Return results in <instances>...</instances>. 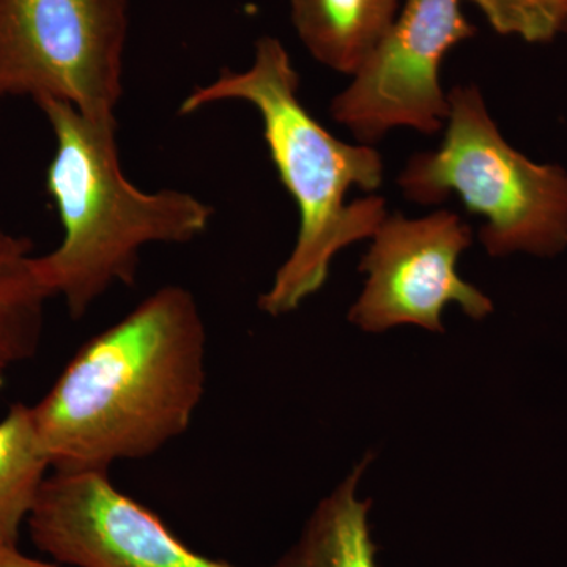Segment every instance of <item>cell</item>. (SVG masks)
<instances>
[{
	"instance_id": "obj_1",
	"label": "cell",
	"mask_w": 567,
	"mask_h": 567,
	"mask_svg": "<svg viewBox=\"0 0 567 567\" xmlns=\"http://www.w3.org/2000/svg\"><path fill=\"white\" fill-rule=\"evenodd\" d=\"M207 388V327L186 287H159L93 336L39 404L51 472H104L155 456L192 427Z\"/></svg>"
},
{
	"instance_id": "obj_2",
	"label": "cell",
	"mask_w": 567,
	"mask_h": 567,
	"mask_svg": "<svg viewBox=\"0 0 567 567\" xmlns=\"http://www.w3.org/2000/svg\"><path fill=\"white\" fill-rule=\"evenodd\" d=\"M298 87L289 52L281 40L267 35L257 40L248 70H223L210 84L194 89L178 110L189 115L219 102H245L262 118L271 162L300 212L293 251L259 298L260 309L274 317L289 315L319 292L336 254L374 237L388 216L383 197L346 203L353 186L363 192L380 188V153L334 137L306 110Z\"/></svg>"
},
{
	"instance_id": "obj_3",
	"label": "cell",
	"mask_w": 567,
	"mask_h": 567,
	"mask_svg": "<svg viewBox=\"0 0 567 567\" xmlns=\"http://www.w3.org/2000/svg\"><path fill=\"white\" fill-rule=\"evenodd\" d=\"M37 106L54 134L47 189L63 235L58 248L35 256V270L51 298L81 319L112 287L136 281L145 246L189 244L215 213L192 193L133 185L122 171L115 114L55 100Z\"/></svg>"
},
{
	"instance_id": "obj_4",
	"label": "cell",
	"mask_w": 567,
	"mask_h": 567,
	"mask_svg": "<svg viewBox=\"0 0 567 567\" xmlns=\"http://www.w3.org/2000/svg\"><path fill=\"white\" fill-rule=\"evenodd\" d=\"M445 140L417 153L399 177L412 203L434 205L457 194L483 216L480 240L494 257H554L567 248V171L532 162L499 133L473 85L447 93Z\"/></svg>"
},
{
	"instance_id": "obj_5",
	"label": "cell",
	"mask_w": 567,
	"mask_h": 567,
	"mask_svg": "<svg viewBox=\"0 0 567 567\" xmlns=\"http://www.w3.org/2000/svg\"><path fill=\"white\" fill-rule=\"evenodd\" d=\"M128 0H0V96L115 114Z\"/></svg>"
},
{
	"instance_id": "obj_6",
	"label": "cell",
	"mask_w": 567,
	"mask_h": 567,
	"mask_svg": "<svg viewBox=\"0 0 567 567\" xmlns=\"http://www.w3.org/2000/svg\"><path fill=\"white\" fill-rule=\"evenodd\" d=\"M462 0H405L394 24L331 103V115L369 145L390 130L432 134L450 117L440 84L447 52L472 39L476 29Z\"/></svg>"
},
{
	"instance_id": "obj_7",
	"label": "cell",
	"mask_w": 567,
	"mask_h": 567,
	"mask_svg": "<svg viewBox=\"0 0 567 567\" xmlns=\"http://www.w3.org/2000/svg\"><path fill=\"white\" fill-rule=\"evenodd\" d=\"M360 264L368 275L349 312L368 333L420 327L442 333L446 306L457 305L472 319L494 312L487 295L457 274L461 254L472 245V229L456 213L440 210L420 219L388 215Z\"/></svg>"
},
{
	"instance_id": "obj_8",
	"label": "cell",
	"mask_w": 567,
	"mask_h": 567,
	"mask_svg": "<svg viewBox=\"0 0 567 567\" xmlns=\"http://www.w3.org/2000/svg\"><path fill=\"white\" fill-rule=\"evenodd\" d=\"M25 527L69 567H240L194 551L104 472H51Z\"/></svg>"
},
{
	"instance_id": "obj_9",
	"label": "cell",
	"mask_w": 567,
	"mask_h": 567,
	"mask_svg": "<svg viewBox=\"0 0 567 567\" xmlns=\"http://www.w3.org/2000/svg\"><path fill=\"white\" fill-rule=\"evenodd\" d=\"M399 0H290L293 28L317 62L354 74L390 31Z\"/></svg>"
},
{
	"instance_id": "obj_10",
	"label": "cell",
	"mask_w": 567,
	"mask_h": 567,
	"mask_svg": "<svg viewBox=\"0 0 567 567\" xmlns=\"http://www.w3.org/2000/svg\"><path fill=\"white\" fill-rule=\"evenodd\" d=\"M364 458L349 476L324 496L306 522L303 532L270 567H379L372 539L371 502L358 496Z\"/></svg>"
},
{
	"instance_id": "obj_11",
	"label": "cell",
	"mask_w": 567,
	"mask_h": 567,
	"mask_svg": "<svg viewBox=\"0 0 567 567\" xmlns=\"http://www.w3.org/2000/svg\"><path fill=\"white\" fill-rule=\"evenodd\" d=\"M50 298L37 275L31 238L0 223V390L17 365L39 352Z\"/></svg>"
},
{
	"instance_id": "obj_12",
	"label": "cell",
	"mask_w": 567,
	"mask_h": 567,
	"mask_svg": "<svg viewBox=\"0 0 567 567\" xmlns=\"http://www.w3.org/2000/svg\"><path fill=\"white\" fill-rule=\"evenodd\" d=\"M51 465L41 447L32 406L11 405L0 420V544L18 546Z\"/></svg>"
},
{
	"instance_id": "obj_13",
	"label": "cell",
	"mask_w": 567,
	"mask_h": 567,
	"mask_svg": "<svg viewBox=\"0 0 567 567\" xmlns=\"http://www.w3.org/2000/svg\"><path fill=\"white\" fill-rule=\"evenodd\" d=\"M484 14L499 35L527 43H550L566 32L567 0H465Z\"/></svg>"
},
{
	"instance_id": "obj_14",
	"label": "cell",
	"mask_w": 567,
	"mask_h": 567,
	"mask_svg": "<svg viewBox=\"0 0 567 567\" xmlns=\"http://www.w3.org/2000/svg\"><path fill=\"white\" fill-rule=\"evenodd\" d=\"M0 567H69L59 565H52V563L41 561V559H35L28 557V555L22 554L18 546H6V544H0Z\"/></svg>"
},
{
	"instance_id": "obj_15",
	"label": "cell",
	"mask_w": 567,
	"mask_h": 567,
	"mask_svg": "<svg viewBox=\"0 0 567 567\" xmlns=\"http://www.w3.org/2000/svg\"><path fill=\"white\" fill-rule=\"evenodd\" d=\"M2 100H3L2 96H0V103H2Z\"/></svg>"
},
{
	"instance_id": "obj_16",
	"label": "cell",
	"mask_w": 567,
	"mask_h": 567,
	"mask_svg": "<svg viewBox=\"0 0 567 567\" xmlns=\"http://www.w3.org/2000/svg\"><path fill=\"white\" fill-rule=\"evenodd\" d=\"M566 32H567V25H566Z\"/></svg>"
}]
</instances>
